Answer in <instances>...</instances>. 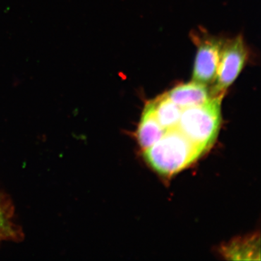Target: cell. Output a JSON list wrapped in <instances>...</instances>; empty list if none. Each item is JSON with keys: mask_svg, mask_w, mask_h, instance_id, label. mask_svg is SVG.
Instances as JSON below:
<instances>
[{"mask_svg": "<svg viewBox=\"0 0 261 261\" xmlns=\"http://www.w3.org/2000/svg\"><path fill=\"white\" fill-rule=\"evenodd\" d=\"M224 95L214 96L200 106L182 108L177 124L169 129L176 130L205 152L214 145L221 122V100Z\"/></svg>", "mask_w": 261, "mask_h": 261, "instance_id": "cell-1", "label": "cell"}, {"mask_svg": "<svg viewBox=\"0 0 261 261\" xmlns=\"http://www.w3.org/2000/svg\"><path fill=\"white\" fill-rule=\"evenodd\" d=\"M180 132H163L155 143L144 151L151 167L165 176L175 174L191 165L203 154Z\"/></svg>", "mask_w": 261, "mask_h": 261, "instance_id": "cell-2", "label": "cell"}, {"mask_svg": "<svg viewBox=\"0 0 261 261\" xmlns=\"http://www.w3.org/2000/svg\"><path fill=\"white\" fill-rule=\"evenodd\" d=\"M247 51L242 37L223 43L217 75L211 89L214 95H222L243 70Z\"/></svg>", "mask_w": 261, "mask_h": 261, "instance_id": "cell-3", "label": "cell"}, {"mask_svg": "<svg viewBox=\"0 0 261 261\" xmlns=\"http://www.w3.org/2000/svg\"><path fill=\"white\" fill-rule=\"evenodd\" d=\"M223 43L222 41L215 38H208L200 41L194 65L192 82L206 86L214 83Z\"/></svg>", "mask_w": 261, "mask_h": 261, "instance_id": "cell-4", "label": "cell"}, {"mask_svg": "<svg viewBox=\"0 0 261 261\" xmlns=\"http://www.w3.org/2000/svg\"><path fill=\"white\" fill-rule=\"evenodd\" d=\"M166 94L175 104L182 108L200 106L215 96L207 86L195 82L178 85Z\"/></svg>", "mask_w": 261, "mask_h": 261, "instance_id": "cell-5", "label": "cell"}, {"mask_svg": "<svg viewBox=\"0 0 261 261\" xmlns=\"http://www.w3.org/2000/svg\"><path fill=\"white\" fill-rule=\"evenodd\" d=\"M14 219L13 201L9 196L0 192V242H20L23 240V230Z\"/></svg>", "mask_w": 261, "mask_h": 261, "instance_id": "cell-6", "label": "cell"}, {"mask_svg": "<svg viewBox=\"0 0 261 261\" xmlns=\"http://www.w3.org/2000/svg\"><path fill=\"white\" fill-rule=\"evenodd\" d=\"M161 129L152 111L150 102L147 103L141 118L137 140L142 150L148 149L161 138Z\"/></svg>", "mask_w": 261, "mask_h": 261, "instance_id": "cell-7", "label": "cell"}, {"mask_svg": "<svg viewBox=\"0 0 261 261\" xmlns=\"http://www.w3.org/2000/svg\"><path fill=\"white\" fill-rule=\"evenodd\" d=\"M255 239L243 243H233L227 247L226 255L231 256L233 259H238L240 256H249L255 255Z\"/></svg>", "mask_w": 261, "mask_h": 261, "instance_id": "cell-8", "label": "cell"}]
</instances>
